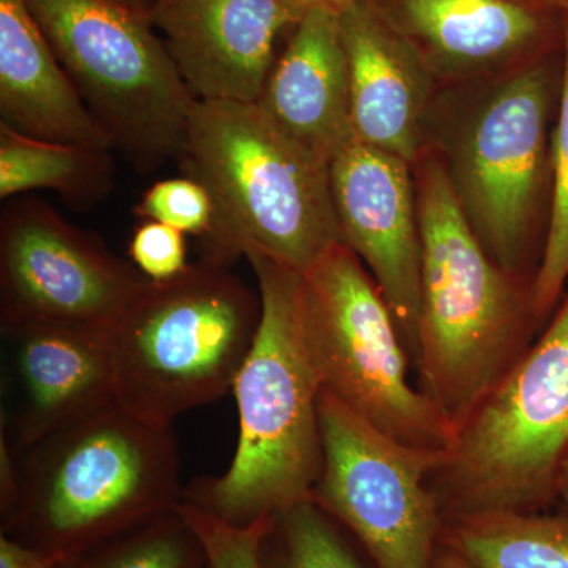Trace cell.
I'll return each instance as SVG.
<instances>
[{
  "mask_svg": "<svg viewBox=\"0 0 568 568\" xmlns=\"http://www.w3.org/2000/svg\"><path fill=\"white\" fill-rule=\"evenodd\" d=\"M422 235V308L416 364L422 390L452 429L530 346L532 282L489 256L457 203L443 164H413Z\"/></svg>",
  "mask_w": 568,
  "mask_h": 568,
  "instance_id": "obj_1",
  "label": "cell"
},
{
  "mask_svg": "<svg viewBox=\"0 0 568 568\" xmlns=\"http://www.w3.org/2000/svg\"><path fill=\"white\" fill-rule=\"evenodd\" d=\"M245 257L256 275L263 315L233 387L237 448L226 473L193 480L181 496L239 526L312 499L323 466V388L302 335V274L261 253Z\"/></svg>",
  "mask_w": 568,
  "mask_h": 568,
  "instance_id": "obj_2",
  "label": "cell"
},
{
  "mask_svg": "<svg viewBox=\"0 0 568 568\" xmlns=\"http://www.w3.org/2000/svg\"><path fill=\"white\" fill-rule=\"evenodd\" d=\"M13 455L17 500L2 534L69 559L181 500L173 425L118 402Z\"/></svg>",
  "mask_w": 568,
  "mask_h": 568,
  "instance_id": "obj_3",
  "label": "cell"
},
{
  "mask_svg": "<svg viewBox=\"0 0 568 568\" xmlns=\"http://www.w3.org/2000/svg\"><path fill=\"white\" fill-rule=\"evenodd\" d=\"M552 84L545 58L495 80L443 88L426 133L425 149L443 164L478 241L504 271L532 284L551 175Z\"/></svg>",
  "mask_w": 568,
  "mask_h": 568,
  "instance_id": "obj_4",
  "label": "cell"
},
{
  "mask_svg": "<svg viewBox=\"0 0 568 568\" xmlns=\"http://www.w3.org/2000/svg\"><path fill=\"white\" fill-rule=\"evenodd\" d=\"M181 159L216 207L204 257L261 253L304 274L342 242L331 166L302 151L256 103L197 100Z\"/></svg>",
  "mask_w": 568,
  "mask_h": 568,
  "instance_id": "obj_5",
  "label": "cell"
},
{
  "mask_svg": "<svg viewBox=\"0 0 568 568\" xmlns=\"http://www.w3.org/2000/svg\"><path fill=\"white\" fill-rule=\"evenodd\" d=\"M261 315L260 291L211 257L145 283L106 328L115 402L163 425L211 405L233 390Z\"/></svg>",
  "mask_w": 568,
  "mask_h": 568,
  "instance_id": "obj_6",
  "label": "cell"
},
{
  "mask_svg": "<svg viewBox=\"0 0 568 568\" xmlns=\"http://www.w3.org/2000/svg\"><path fill=\"white\" fill-rule=\"evenodd\" d=\"M568 455V293L536 343L452 437L432 477L447 519L541 511Z\"/></svg>",
  "mask_w": 568,
  "mask_h": 568,
  "instance_id": "obj_7",
  "label": "cell"
},
{
  "mask_svg": "<svg viewBox=\"0 0 568 568\" xmlns=\"http://www.w3.org/2000/svg\"><path fill=\"white\" fill-rule=\"evenodd\" d=\"M114 151L141 173L181 159L196 97L151 18L122 0H28Z\"/></svg>",
  "mask_w": 568,
  "mask_h": 568,
  "instance_id": "obj_8",
  "label": "cell"
},
{
  "mask_svg": "<svg viewBox=\"0 0 568 568\" xmlns=\"http://www.w3.org/2000/svg\"><path fill=\"white\" fill-rule=\"evenodd\" d=\"M298 310L325 394L406 446L446 454L450 426L432 398L410 384L409 351L394 313L343 242L302 274Z\"/></svg>",
  "mask_w": 568,
  "mask_h": 568,
  "instance_id": "obj_9",
  "label": "cell"
},
{
  "mask_svg": "<svg viewBox=\"0 0 568 568\" xmlns=\"http://www.w3.org/2000/svg\"><path fill=\"white\" fill-rule=\"evenodd\" d=\"M323 466L312 499L376 568H435L443 511L432 477L440 452L406 446L321 392Z\"/></svg>",
  "mask_w": 568,
  "mask_h": 568,
  "instance_id": "obj_10",
  "label": "cell"
},
{
  "mask_svg": "<svg viewBox=\"0 0 568 568\" xmlns=\"http://www.w3.org/2000/svg\"><path fill=\"white\" fill-rule=\"evenodd\" d=\"M0 216V327L37 323L108 328L149 282L91 233L37 197Z\"/></svg>",
  "mask_w": 568,
  "mask_h": 568,
  "instance_id": "obj_11",
  "label": "cell"
},
{
  "mask_svg": "<svg viewBox=\"0 0 568 568\" xmlns=\"http://www.w3.org/2000/svg\"><path fill=\"white\" fill-rule=\"evenodd\" d=\"M342 242L368 268L417 357L422 235L413 164L353 141L331 163Z\"/></svg>",
  "mask_w": 568,
  "mask_h": 568,
  "instance_id": "obj_12",
  "label": "cell"
},
{
  "mask_svg": "<svg viewBox=\"0 0 568 568\" xmlns=\"http://www.w3.org/2000/svg\"><path fill=\"white\" fill-rule=\"evenodd\" d=\"M0 443L13 454L115 402L106 328L2 327Z\"/></svg>",
  "mask_w": 568,
  "mask_h": 568,
  "instance_id": "obj_13",
  "label": "cell"
},
{
  "mask_svg": "<svg viewBox=\"0 0 568 568\" xmlns=\"http://www.w3.org/2000/svg\"><path fill=\"white\" fill-rule=\"evenodd\" d=\"M437 84L495 80L548 58L566 18L545 0H369Z\"/></svg>",
  "mask_w": 568,
  "mask_h": 568,
  "instance_id": "obj_14",
  "label": "cell"
},
{
  "mask_svg": "<svg viewBox=\"0 0 568 568\" xmlns=\"http://www.w3.org/2000/svg\"><path fill=\"white\" fill-rule=\"evenodd\" d=\"M153 28L196 100L256 103L297 20L282 0H155Z\"/></svg>",
  "mask_w": 568,
  "mask_h": 568,
  "instance_id": "obj_15",
  "label": "cell"
},
{
  "mask_svg": "<svg viewBox=\"0 0 568 568\" xmlns=\"http://www.w3.org/2000/svg\"><path fill=\"white\" fill-rule=\"evenodd\" d=\"M354 140L414 164L440 85L369 0L342 13Z\"/></svg>",
  "mask_w": 568,
  "mask_h": 568,
  "instance_id": "obj_16",
  "label": "cell"
},
{
  "mask_svg": "<svg viewBox=\"0 0 568 568\" xmlns=\"http://www.w3.org/2000/svg\"><path fill=\"white\" fill-rule=\"evenodd\" d=\"M256 104L287 140L331 166L354 141L342 13L313 10L291 29Z\"/></svg>",
  "mask_w": 568,
  "mask_h": 568,
  "instance_id": "obj_17",
  "label": "cell"
},
{
  "mask_svg": "<svg viewBox=\"0 0 568 568\" xmlns=\"http://www.w3.org/2000/svg\"><path fill=\"white\" fill-rule=\"evenodd\" d=\"M2 125L40 140L114 151L71 84L28 0H0Z\"/></svg>",
  "mask_w": 568,
  "mask_h": 568,
  "instance_id": "obj_18",
  "label": "cell"
},
{
  "mask_svg": "<svg viewBox=\"0 0 568 568\" xmlns=\"http://www.w3.org/2000/svg\"><path fill=\"white\" fill-rule=\"evenodd\" d=\"M112 151L40 140L0 123V197L52 190L69 203L91 207L114 185Z\"/></svg>",
  "mask_w": 568,
  "mask_h": 568,
  "instance_id": "obj_19",
  "label": "cell"
},
{
  "mask_svg": "<svg viewBox=\"0 0 568 568\" xmlns=\"http://www.w3.org/2000/svg\"><path fill=\"white\" fill-rule=\"evenodd\" d=\"M440 544L474 568H568V515H466L444 523Z\"/></svg>",
  "mask_w": 568,
  "mask_h": 568,
  "instance_id": "obj_20",
  "label": "cell"
},
{
  "mask_svg": "<svg viewBox=\"0 0 568 568\" xmlns=\"http://www.w3.org/2000/svg\"><path fill=\"white\" fill-rule=\"evenodd\" d=\"M343 526L315 500L272 517L260 548L261 568H365Z\"/></svg>",
  "mask_w": 568,
  "mask_h": 568,
  "instance_id": "obj_21",
  "label": "cell"
},
{
  "mask_svg": "<svg viewBox=\"0 0 568 568\" xmlns=\"http://www.w3.org/2000/svg\"><path fill=\"white\" fill-rule=\"evenodd\" d=\"M558 121L551 136V201L544 252L532 284L537 324L558 305L568 283V18L564 26Z\"/></svg>",
  "mask_w": 568,
  "mask_h": 568,
  "instance_id": "obj_22",
  "label": "cell"
},
{
  "mask_svg": "<svg viewBox=\"0 0 568 568\" xmlns=\"http://www.w3.org/2000/svg\"><path fill=\"white\" fill-rule=\"evenodd\" d=\"M85 568H205L203 545L178 510L156 515L81 556Z\"/></svg>",
  "mask_w": 568,
  "mask_h": 568,
  "instance_id": "obj_23",
  "label": "cell"
},
{
  "mask_svg": "<svg viewBox=\"0 0 568 568\" xmlns=\"http://www.w3.org/2000/svg\"><path fill=\"white\" fill-rule=\"evenodd\" d=\"M142 222H159L209 241L215 233L216 207L203 182L183 175L153 183L134 207Z\"/></svg>",
  "mask_w": 568,
  "mask_h": 568,
  "instance_id": "obj_24",
  "label": "cell"
},
{
  "mask_svg": "<svg viewBox=\"0 0 568 568\" xmlns=\"http://www.w3.org/2000/svg\"><path fill=\"white\" fill-rule=\"evenodd\" d=\"M178 510L200 538L207 568H261V541L272 517L239 526L183 500Z\"/></svg>",
  "mask_w": 568,
  "mask_h": 568,
  "instance_id": "obj_25",
  "label": "cell"
},
{
  "mask_svg": "<svg viewBox=\"0 0 568 568\" xmlns=\"http://www.w3.org/2000/svg\"><path fill=\"white\" fill-rule=\"evenodd\" d=\"M130 263L149 282H168L189 271L186 234L175 227L144 220L129 244Z\"/></svg>",
  "mask_w": 568,
  "mask_h": 568,
  "instance_id": "obj_26",
  "label": "cell"
},
{
  "mask_svg": "<svg viewBox=\"0 0 568 568\" xmlns=\"http://www.w3.org/2000/svg\"><path fill=\"white\" fill-rule=\"evenodd\" d=\"M69 558L58 552L22 544L17 538L0 536V568H58Z\"/></svg>",
  "mask_w": 568,
  "mask_h": 568,
  "instance_id": "obj_27",
  "label": "cell"
},
{
  "mask_svg": "<svg viewBox=\"0 0 568 568\" xmlns=\"http://www.w3.org/2000/svg\"><path fill=\"white\" fill-rule=\"evenodd\" d=\"M361 2H364V0H282L283 6L293 13L297 22L313 10L328 9L343 13V11Z\"/></svg>",
  "mask_w": 568,
  "mask_h": 568,
  "instance_id": "obj_28",
  "label": "cell"
},
{
  "mask_svg": "<svg viewBox=\"0 0 568 568\" xmlns=\"http://www.w3.org/2000/svg\"><path fill=\"white\" fill-rule=\"evenodd\" d=\"M435 568H474L462 555H458L455 549L446 547L440 544L439 551H437V559Z\"/></svg>",
  "mask_w": 568,
  "mask_h": 568,
  "instance_id": "obj_29",
  "label": "cell"
},
{
  "mask_svg": "<svg viewBox=\"0 0 568 568\" xmlns=\"http://www.w3.org/2000/svg\"><path fill=\"white\" fill-rule=\"evenodd\" d=\"M556 500H559L564 514L568 515V455L560 466L558 485H556Z\"/></svg>",
  "mask_w": 568,
  "mask_h": 568,
  "instance_id": "obj_30",
  "label": "cell"
},
{
  "mask_svg": "<svg viewBox=\"0 0 568 568\" xmlns=\"http://www.w3.org/2000/svg\"><path fill=\"white\" fill-rule=\"evenodd\" d=\"M122 2L129 3V6H132L133 9L149 13V9H151L152 3L155 2V0H122Z\"/></svg>",
  "mask_w": 568,
  "mask_h": 568,
  "instance_id": "obj_31",
  "label": "cell"
},
{
  "mask_svg": "<svg viewBox=\"0 0 568 568\" xmlns=\"http://www.w3.org/2000/svg\"><path fill=\"white\" fill-rule=\"evenodd\" d=\"M549 6L555 7L564 17L568 18V0H545Z\"/></svg>",
  "mask_w": 568,
  "mask_h": 568,
  "instance_id": "obj_32",
  "label": "cell"
},
{
  "mask_svg": "<svg viewBox=\"0 0 568 568\" xmlns=\"http://www.w3.org/2000/svg\"><path fill=\"white\" fill-rule=\"evenodd\" d=\"M58 568H85L84 562H82V558H71L62 562Z\"/></svg>",
  "mask_w": 568,
  "mask_h": 568,
  "instance_id": "obj_33",
  "label": "cell"
},
{
  "mask_svg": "<svg viewBox=\"0 0 568 568\" xmlns=\"http://www.w3.org/2000/svg\"><path fill=\"white\" fill-rule=\"evenodd\" d=\"M205 564H207V562H205ZM205 568H207V566H205Z\"/></svg>",
  "mask_w": 568,
  "mask_h": 568,
  "instance_id": "obj_34",
  "label": "cell"
}]
</instances>
